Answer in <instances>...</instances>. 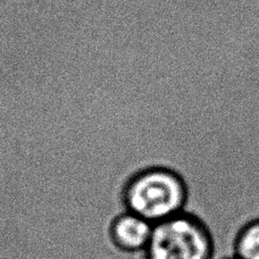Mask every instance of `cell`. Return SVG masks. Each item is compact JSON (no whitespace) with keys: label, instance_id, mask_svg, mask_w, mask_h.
<instances>
[{"label":"cell","instance_id":"6da1fadb","mask_svg":"<svg viewBox=\"0 0 259 259\" xmlns=\"http://www.w3.org/2000/svg\"><path fill=\"white\" fill-rule=\"evenodd\" d=\"M189 188L178 173L166 168H150L130 181L125 191L128 211L157 224L187 209Z\"/></svg>","mask_w":259,"mask_h":259},{"label":"cell","instance_id":"7a4b0ae2","mask_svg":"<svg viewBox=\"0 0 259 259\" xmlns=\"http://www.w3.org/2000/svg\"><path fill=\"white\" fill-rule=\"evenodd\" d=\"M146 259H214L215 240L201 216L184 211L154 224Z\"/></svg>","mask_w":259,"mask_h":259},{"label":"cell","instance_id":"3957f363","mask_svg":"<svg viewBox=\"0 0 259 259\" xmlns=\"http://www.w3.org/2000/svg\"><path fill=\"white\" fill-rule=\"evenodd\" d=\"M154 224L143 217L125 211L117 216L110 228L116 247L126 252H143L149 243Z\"/></svg>","mask_w":259,"mask_h":259},{"label":"cell","instance_id":"277c9868","mask_svg":"<svg viewBox=\"0 0 259 259\" xmlns=\"http://www.w3.org/2000/svg\"><path fill=\"white\" fill-rule=\"evenodd\" d=\"M233 257L237 259H259V219L247 222L235 234Z\"/></svg>","mask_w":259,"mask_h":259},{"label":"cell","instance_id":"5b68a950","mask_svg":"<svg viewBox=\"0 0 259 259\" xmlns=\"http://www.w3.org/2000/svg\"><path fill=\"white\" fill-rule=\"evenodd\" d=\"M226 259H237V258H234V257H230V258H226Z\"/></svg>","mask_w":259,"mask_h":259}]
</instances>
